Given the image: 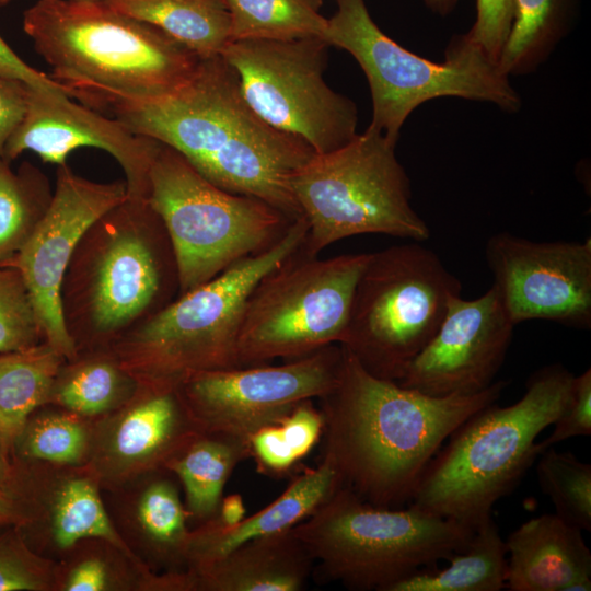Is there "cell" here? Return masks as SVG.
Listing matches in <instances>:
<instances>
[{"label": "cell", "mask_w": 591, "mask_h": 591, "mask_svg": "<svg viewBox=\"0 0 591 591\" xmlns=\"http://www.w3.org/2000/svg\"><path fill=\"white\" fill-rule=\"evenodd\" d=\"M341 350L336 381L317 398L323 416L320 461L334 467L341 487L375 507L410 502L447 438L496 403L508 385L495 381L471 395L431 396L370 374Z\"/></svg>", "instance_id": "1"}, {"label": "cell", "mask_w": 591, "mask_h": 591, "mask_svg": "<svg viewBox=\"0 0 591 591\" xmlns=\"http://www.w3.org/2000/svg\"><path fill=\"white\" fill-rule=\"evenodd\" d=\"M111 113L136 134L179 152L216 186L259 198L291 220L303 217L290 178L315 152L256 115L221 55L200 58L173 90Z\"/></svg>", "instance_id": "2"}, {"label": "cell", "mask_w": 591, "mask_h": 591, "mask_svg": "<svg viewBox=\"0 0 591 591\" xmlns=\"http://www.w3.org/2000/svg\"><path fill=\"white\" fill-rule=\"evenodd\" d=\"M22 22L51 68L49 78L97 112L162 95L200 60L161 30L103 0H37Z\"/></svg>", "instance_id": "3"}, {"label": "cell", "mask_w": 591, "mask_h": 591, "mask_svg": "<svg viewBox=\"0 0 591 591\" xmlns=\"http://www.w3.org/2000/svg\"><path fill=\"white\" fill-rule=\"evenodd\" d=\"M178 294L162 219L148 198L128 196L78 242L61 282V314L78 354L106 349Z\"/></svg>", "instance_id": "4"}, {"label": "cell", "mask_w": 591, "mask_h": 591, "mask_svg": "<svg viewBox=\"0 0 591 591\" xmlns=\"http://www.w3.org/2000/svg\"><path fill=\"white\" fill-rule=\"evenodd\" d=\"M573 378L560 363L545 366L519 401L467 418L429 462L409 503L473 530L490 519L540 456L536 438L565 409Z\"/></svg>", "instance_id": "5"}, {"label": "cell", "mask_w": 591, "mask_h": 591, "mask_svg": "<svg viewBox=\"0 0 591 591\" xmlns=\"http://www.w3.org/2000/svg\"><path fill=\"white\" fill-rule=\"evenodd\" d=\"M306 233L308 222L300 217L267 251L179 294L112 347L121 367L142 387H177L193 373L241 367L237 344L248 297Z\"/></svg>", "instance_id": "6"}, {"label": "cell", "mask_w": 591, "mask_h": 591, "mask_svg": "<svg viewBox=\"0 0 591 591\" xmlns=\"http://www.w3.org/2000/svg\"><path fill=\"white\" fill-rule=\"evenodd\" d=\"M291 531L315 564L320 581L390 591L464 551L475 530L413 503L406 509L375 507L340 486Z\"/></svg>", "instance_id": "7"}, {"label": "cell", "mask_w": 591, "mask_h": 591, "mask_svg": "<svg viewBox=\"0 0 591 591\" xmlns=\"http://www.w3.org/2000/svg\"><path fill=\"white\" fill-rule=\"evenodd\" d=\"M323 35L329 46L348 51L363 70L371 91L368 128L396 141L408 115L441 96L493 103L517 112L521 99L498 63L466 34L453 38L443 62L416 55L385 35L372 20L364 0H336Z\"/></svg>", "instance_id": "8"}, {"label": "cell", "mask_w": 591, "mask_h": 591, "mask_svg": "<svg viewBox=\"0 0 591 591\" xmlns=\"http://www.w3.org/2000/svg\"><path fill=\"white\" fill-rule=\"evenodd\" d=\"M396 141L367 128L346 144L314 154L290 178L308 222L301 248L317 256L326 246L360 234L426 241L430 230L410 205L409 178Z\"/></svg>", "instance_id": "9"}, {"label": "cell", "mask_w": 591, "mask_h": 591, "mask_svg": "<svg viewBox=\"0 0 591 591\" xmlns=\"http://www.w3.org/2000/svg\"><path fill=\"white\" fill-rule=\"evenodd\" d=\"M148 200L171 240L179 294L267 251L294 221L259 198L216 186L163 143L150 169Z\"/></svg>", "instance_id": "10"}, {"label": "cell", "mask_w": 591, "mask_h": 591, "mask_svg": "<svg viewBox=\"0 0 591 591\" xmlns=\"http://www.w3.org/2000/svg\"><path fill=\"white\" fill-rule=\"evenodd\" d=\"M461 282L420 242L371 253L339 345L370 374L398 381L437 333Z\"/></svg>", "instance_id": "11"}, {"label": "cell", "mask_w": 591, "mask_h": 591, "mask_svg": "<svg viewBox=\"0 0 591 591\" xmlns=\"http://www.w3.org/2000/svg\"><path fill=\"white\" fill-rule=\"evenodd\" d=\"M301 245L248 297L237 344L241 367L299 359L344 337L355 288L371 253L322 259Z\"/></svg>", "instance_id": "12"}, {"label": "cell", "mask_w": 591, "mask_h": 591, "mask_svg": "<svg viewBox=\"0 0 591 591\" xmlns=\"http://www.w3.org/2000/svg\"><path fill=\"white\" fill-rule=\"evenodd\" d=\"M328 47L318 37L246 38L230 40L220 55L259 118L321 154L349 142L358 124L355 103L324 80Z\"/></svg>", "instance_id": "13"}, {"label": "cell", "mask_w": 591, "mask_h": 591, "mask_svg": "<svg viewBox=\"0 0 591 591\" xmlns=\"http://www.w3.org/2000/svg\"><path fill=\"white\" fill-rule=\"evenodd\" d=\"M339 344L283 364L250 366L197 372L177 392L198 429L250 438L277 422L302 401L318 398L335 383L341 362Z\"/></svg>", "instance_id": "14"}, {"label": "cell", "mask_w": 591, "mask_h": 591, "mask_svg": "<svg viewBox=\"0 0 591 591\" xmlns=\"http://www.w3.org/2000/svg\"><path fill=\"white\" fill-rule=\"evenodd\" d=\"M494 285L511 322L591 326V240L535 242L500 232L486 244Z\"/></svg>", "instance_id": "15"}, {"label": "cell", "mask_w": 591, "mask_h": 591, "mask_svg": "<svg viewBox=\"0 0 591 591\" xmlns=\"http://www.w3.org/2000/svg\"><path fill=\"white\" fill-rule=\"evenodd\" d=\"M128 197L125 181L99 183L57 166L50 206L34 234L8 266L20 270L30 292L43 341L66 360L77 349L65 327L60 290L73 251L86 229Z\"/></svg>", "instance_id": "16"}, {"label": "cell", "mask_w": 591, "mask_h": 591, "mask_svg": "<svg viewBox=\"0 0 591 591\" xmlns=\"http://www.w3.org/2000/svg\"><path fill=\"white\" fill-rule=\"evenodd\" d=\"M514 326L494 287L474 300L453 296L437 333L396 382L437 397L478 393L495 382Z\"/></svg>", "instance_id": "17"}, {"label": "cell", "mask_w": 591, "mask_h": 591, "mask_svg": "<svg viewBox=\"0 0 591 591\" xmlns=\"http://www.w3.org/2000/svg\"><path fill=\"white\" fill-rule=\"evenodd\" d=\"M161 144L115 117L73 102L63 91L30 86L25 116L9 138L2 159L11 162L30 150L58 166L78 148H97L121 166L128 196L148 198L150 169Z\"/></svg>", "instance_id": "18"}, {"label": "cell", "mask_w": 591, "mask_h": 591, "mask_svg": "<svg viewBox=\"0 0 591 591\" xmlns=\"http://www.w3.org/2000/svg\"><path fill=\"white\" fill-rule=\"evenodd\" d=\"M505 542L508 590H591V552L582 531L556 513L529 519Z\"/></svg>", "instance_id": "19"}, {"label": "cell", "mask_w": 591, "mask_h": 591, "mask_svg": "<svg viewBox=\"0 0 591 591\" xmlns=\"http://www.w3.org/2000/svg\"><path fill=\"white\" fill-rule=\"evenodd\" d=\"M313 560L291 529L251 540L209 561L193 565L195 587L215 591H299Z\"/></svg>", "instance_id": "20"}, {"label": "cell", "mask_w": 591, "mask_h": 591, "mask_svg": "<svg viewBox=\"0 0 591 591\" xmlns=\"http://www.w3.org/2000/svg\"><path fill=\"white\" fill-rule=\"evenodd\" d=\"M338 487L334 467L320 461L296 476L283 493L267 507L235 525L223 528L211 519L188 535L186 559L192 565L209 561L251 540L292 529L308 518Z\"/></svg>", "instance_id": "21"}, {"label": "cell", "mask_w": 591, "mask_h": 591, "mask_svg": "<svg viewBox=\"0 0 591 591\" xmlns=\"http://www.w3.org/2000/svg\"><path fill=\"white\" fill-rule=\"evenodd\" d=\"M200 430L177 387H141L138 403L123 417L114 451L126 461H162L164 466Z\"/></svg>", "instance_id": "22"}, {"label": "cell", "mask_w": 591, "mask_h": 591, "mask_svg": "<svg viewBox=\"0 0 591 591\" xmlns=\"http://www.w3.org/2000/svg\"><path fill=\"white\" fill-rule=\"evenodd\" d=\"M103 1L161 30L199 58L220 55L231 40V19L223 0Z\"/></svg>", "instance_id": "23"}, {"label": "cell", "mask_w": 591, "mask_h": 591, "mask_svg": "<svg viewBox=\"0 0 591 591\" xmlns=\"http://www.w3.org/2000/svg\"><path fill=\"white\" fill-rule=\"evenodd\" d=\"M65 361L45 341L0 354V447L4 454L14 447L31 413L49 399Z\"/></svg>", "instance_id": "24"}, {"label": "cell", "mask_w": 591, "mask_h": 591, "mask_svg": "<svg viewBox=\"0 0 591 591\" xmlns=\"http://www.w3.org/2000/svg\"><path fill=\"white\" fill-rule=\"evenodd\" d=\"M247 457L250 443L199 431L165 467L182 482L189 513L208 521L217 512L229 476Z\"/></svg>", "instance_id": "25"}, {"label": "cell", "mask_w": 591, "mask_h": 591, "mask_svg": "<svg viewBox=\"0 0 591 591\" xmlns=\"http://www.w3.org/2000/svg\"><path fill=\"white\" fill-rule=\"evenodd\" d=\"M507 555L490 518L475 529L467 547L454 554L449 566L419 570L390 591H500L506 588Z\"/></svg>", "instance_id": "26"}, {"label": "cell", "mask_w": 591, "mask_h": 591, "mask_svg": "<svg viewBox=\"0 0 591 591\" xmlns=\"http://www.w3.org/2000/svg\"><path fill=\"white\" fill-rule=\"evenodd\" d=\"M580 0H513L510 30L498 58L507 76L537 69L569 33Z\"/></svg>", "instance_id": "27"}, {"label": "cell", "mask_w": 591, "mask_h": 591, "mask_svg": "<svg viewBox=\"0 0 591 591\" xmlns=\"http://www.w3.org/2000/svg\"><path fill=\"white\" fill-rule=\"evenodd\" d=\"M67 362L69 367L61 366L49 399L74 413H103L139 386L112 348L79 352Z\"/></svg>", "instance_id": "28"}, {"label": "cell", "mask_w": 591, "mask_h": 591, "mask_svg": "<svg viewBox=\"0 0 591 591\" xmlns=\"http://www.w3.org/2000/svg\"><path fill=\"white\" fill-rule=\"evenodd\" d=\"M0 158V267H7L46 215L54 189L48 177L25 161L16 171Z\"/></svg>", "instance_id": "29"}, {"label": "cell", "mask_w": 591, "mask_h": 591, "mask_svg": "<svg viewBox=\"0 0 591 591\" xmlns=\"http://www.w3.org/2000/svg\"><path fill=\"white\" fill-rule=\"evenodd\" d=\"M231 19V40H290L318 37L327 27L323 0H223Z\"/></svg>", "instance_id": "30"}, {"label": "cell", "mask_w": 591, "mask_h": 591, "mask_svg": "<svg viewBox=\"0 0 591 591\" xmlns=\"http://www.w3.org/2000/svg\"><path fill=\"white\" fill-rule=\"evenodd\" d=\"M323 416L312 399L297 404L277 422L250 438V457L259 474L283 477L301 462L322 438Z\"/></svg>", "instance_id": "31"}, {"label": "cell", "mask_w": 591, "mask_h": 591, "mask_svg": "<svg viewBox=\"0 0 591 591\" xmlns=\"http://www.w3.org/2000/svg\"><path fill=\"white\" fill-rule=\"evenodd\" d=\"M538 485L555 507V513L581 531H591V465L571 452L554 447L540 454Z\"/></svg>", "instance_id": "32"}, {"label": "cell", "mask_w": 591, "mask_h": 591, "mask_svg": "<svg viewBox=\"0 0 591 591\" xmlns=\"http://www.w3.org/2000/svg\"><path fill=\"white\" fill-rule=\"evenodd\" d=\"M58 546L68 548L84 537H101L123 547L94 486L86 479L66 483L58 495L54 521Z\"/></svg>", "instance_id": "33"}, {"label": "cell", "mask_w": 591, "mask_h": 591, "mask_svg": "<svg viewBox=\"0 0 591 591\" xmlns=\"http://www.w3.org/2000/svg\"><path fill=\"white\" fill-rule=\"evenodd\" d=\"M186 515L175 486L167 479L151 483L138 502V521L147 536L166 553L184 558L189 535Z\"/></svg>", "instance_id": "34"}, {"label": "cell", "mask_w": 591, "mask_h": 591, "mask_svg": "<svg viewBox=\"0 0 591 591\" xmlns=\"http://www.w3.org/2000/svg\"><path fill=\"white\" fill-rule=\"evenodd\" d=\"M43 341L36 312L15 267H0V354L24 350Z\"/></svg>", "instance_id": "35"}, {"label": "cell", "mask_w": 591, "mask_h": 591, "mask_svg": "<svg viewBox=\"0 0 591 591\" xmlns=\"http://www.w3.org/2000/svg\"><path fill=\"white\" fill-rule=\"evenodd\" d=\"M86 444L83 427L66 416H42L27 420L14 447L25 457L56 463L77 462Z\"/></svg>", "instance_id": "36"}, {"label": "cell", "mask_w": 591, "mask_h": 591, "mask_svg": "<svg viewBox=\"0 0 591 591\" xmlns=\"http://www.w3.org/2000/svg\"><path fill=\"white\" fill-rule=\"evenodd\" d=\"M46 586L39 563L13 533L0 535V591H33Z\"/></svg>", "instance_id": "37"}, {"label": "cell", "mask_w": 591, "mask_h": 591, "mask_svg": "<svg viewBox=\"0 0 591 591\" xmlns=\"http://www.w3.org/2000/svg\"><path fill=\"white\" fill-rule=\"evenodd\" d=\"M552 433L537 442L540 453L549 447L575 437L591 436V369L575 375L570 398L553 424Z\"/></svg>", "instance_id": "38"}, {"label": "cell", "mask_w": 591, "mask_h": 591, "mask_svg": "<svg viewBox=\"0 0 591 591\" xmlns=\"http://www.w3.org/2000/svg\"><path fill=\"white\" fill-rule=\"evenodd\" d=\"M513 0H476V20L465 33L495 62L508 36Z\"/></svg>", "instance_id": "39"}, {"label": "cell", "mask_w": 591, "mask_h": 591, "mask_svg": "<svg viewBox=\"0 0 591 591\" xmlns=\"http://www.w3.org/2000/svg\"><path fill=\"white\" fill-rule=\"evenodd\" d=\"M28 91L26 83L0 76V158L9 138L25 116Z\"/></svg>", "instance_id": "40"}, {"label": "cell", "mask_w": 591, "mask_h": 591, "mask_svg": "<svg viewBox=\"0 0 591 591\" xmlns=\"http://www.w3.org/2000/svg\"><path fill=\"white\" fill-rule=\"evenodd\" d=\"M0 76L15 79L37 90H65L44 72L37 71L19 57L0 36Z\"/></svg>", "instance_id": "41"}, {"label": "cell", "mask_w": 591, "mask_h": 591, "mask_svg": "<svg viewBox=\"0 0 591 591\" xmlns=\"http://www.w3.org/2000/svg\"><path fill=\"white\" fill-rule=\"evenodd\" d=\"M106 570L102 561L88 559L71 572L66 589L69 591H97L106 586Z\"/></svg>", "instance_id": "42"}, {"label": "cell", "mask_w": 591, "mask_h": 591, "mask_svg": "<svg viewBox=\"0 0 591 591\" xmlns=\"http://www.w3.org/2000/svg\"><path fill=\"white\" fill-rule=\"evenodd\" d=\"M245 512L243 498L237 494H232L221 499L211 520L220 526L229 528L241 522L246 517Z\"/></svg>", "instance_id": "43"}, {"label": "cell", "mask_w": 591, "mask_h": 591, "mask_svg": "<svg viewBox=\"0 0 591 591\" xmlns=\"http://www.w3.org/2000/svg\"><path fill=\"white\" fill-rule=\"evenodd\" d=\"M25 518L23 506L19 499L8 490H0V524H15Z\"/></svg>", "instance_id": "44"}, {"label": "cell", "mask_w": 591, "mask_h": 591, "mask_svg": "<svg viewBox=\"0 0 591 591\" xmlns=\"http://www.w3.org/2000/svg\"><path fill=\"white\" fill-rule=\"evenodd\" d=\"M434 13L448 15L453 11L459 0H422Z\"/></svg>", "instance_id": "45"}, {"label": "cell", "mask_w": 591, "mask_h": 591, "mask_svg": "<svg viewBox=\"0 0 591 591\" xmlns=\"http://www.w3.org/2000/svg\"><path fill=\"white\" fill-rule=\"evenodd\" d=\"M10 483L9 466L5 462V454L0 447V490H7Z\"/></svg>", "instance_id": "46"}, {"label": "cell", "mask_w": 591, "mask_h": 591, "mask_svg": "<svg viewBox=\"0 0 591 591\" xmlns=\"http://www.w3.org/2000/svg\"><path fill=\"white\" fill-rule=\"evenodd\" d=\"M11 0H0V7L2 5H5L7 3H9Z\"/></svg>", "instance_id": "47"}]
</instances>
